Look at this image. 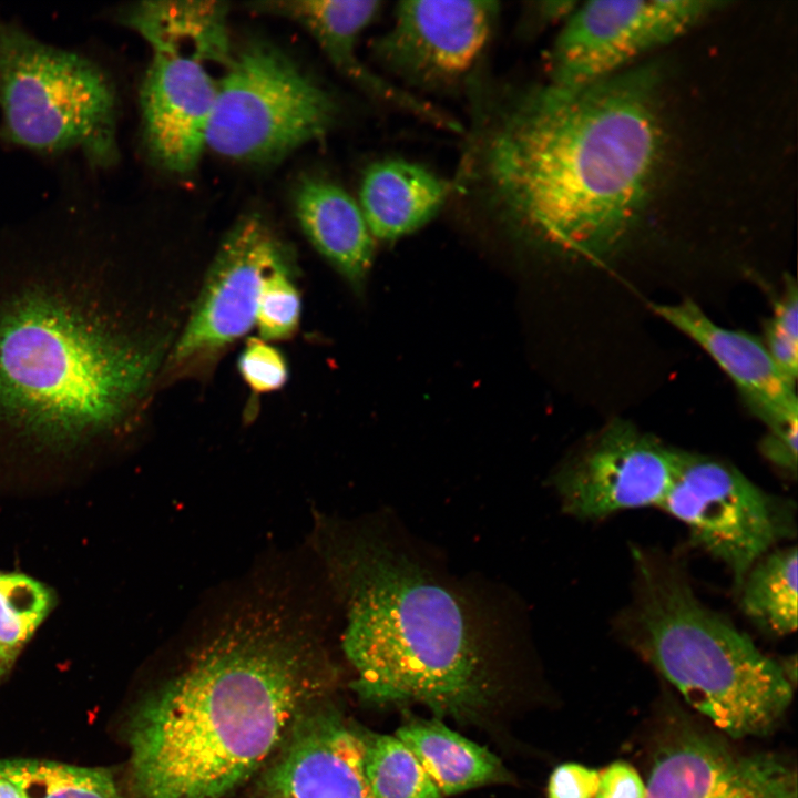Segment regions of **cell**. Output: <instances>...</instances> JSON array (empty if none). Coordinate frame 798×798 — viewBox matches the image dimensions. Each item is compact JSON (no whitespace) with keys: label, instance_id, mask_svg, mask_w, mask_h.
<instances>
[{"label":"cell","instance_id":"obj_1","mask_svg":"<svg viewBox=\"0 0 798 798\" xmlns=\"http://www.w3.org/2000/svg\"><path fill=\"white\" fill-rule=\"evenodd\" d=\"M652 66L592 83L478 90L452 183L511 234L600 258L647 203L663 147Z\"/></svg>","mask_w":798,"mask_h":798},{"label":"cell","instance_id":"obj_2","mask_svg":"<svg viewBox=\"0 0 798 798\" xmlns=\"http://www.w3.org/2000/svg\"><path fill=\"white\" fill-rule=\"evenodd\" d=\"M310 621L284 601H247L135 709L136 798H224L319 700L330 667Z\"/></svg>","mask_w":798,"mask_h":798},{"label":"cell","instance_id":"obj_3","mask_svg":"<svg viewBox=\"0 0 798 798\" xmlns=\"http://www.w3.org/2000/svg\"><path fill=\"white\" fill-rule=\"evenodd\" d=\"M320 550L344 603L352 688L374 704L419 703L463 717L491 695L483 651L461 601L380 534L326 528Z\"/></svg>","mask_w":798,"mask_h":798},{"label":"cell","instance_id":"obj_4","mask_svg":"<svg viewBox=\"0 0 798 798\" xmlns=\"http://www.w3.org/2000/svg\"><path fill=\"white\" fill-rule=\"evenodd\" d=\"M634 592L618 630L686 702L725 734L769 733L792 699L782 666L703 604L683 565L635 549Z\"/></svg>","mask_w":798,"mask_h":798},{"label":"cell","instance_id":"obj_5","mask_svg":"<svg viewBox=\"0 0 798 798\" xmlns=\"http://www.w3.org/2000/svg\"><path fill=\"white\" fill-rule=\"evenodd\" d=\"M73 310L40 299L0 323V402L60 437L116 420L156 365L153 349L94 330Z\"/></svg>","mask_w":798,"mask_h":798},{"label":"cell","instance_id":"obj_6","mask_svg":"<svg viewBox=\"0 0 798 798\" xmlns=\"http://www.w3.org/2000/svg\"><path fill=\"white\" fill-rule=\"evenodd\" d=\"M228 3L142 1L125 9L124 23L151 47L140 105L144 146L160 167L191 172L205 139L219 79L233 51Z\"/></svg>","mask_w":798,"mask_h":798},{"label":"cell","instance_id":"obj_7","mask_svg":"<svg viewBox=\"0 0 798 798\" xmlns=\"http://www.w3.org/2000/svg\"><path fill=\"white\" fill-rule=\"evenodd\" d=\"M3 131L37 151L80 149L98 165L117 156V99L93 61L48 44L0 18Z\"/></svg>","mask_w":798,"mask_h":798},{"label":"cell","instance_id":"obj_8","mask_svg":"<svg viewBox=\"0 0 798 798\" xmlns=\"http://www.w3.org/2000/svg\"><path fill=\"white\" fill-rule=\"evenodd\" d=\"M335 99L274 44H246L223 72L205 146L232 160L266 163L321 139Z\"/></svg>","mask_w":798,"mask_h":798},{"label":"cell","instance_id":"obj_9","mask_svg":"<svg viewBox=\"0 0 798 798\" xmlns=\"http://www.w3.org/2000/svg\"><path fill=\"white\" fill-rule=\"evenodd\" d=\"M659 508L727 567L736 592L751 566L796 532L788 500L766 492L727 462L689 452H684Z\"/></svg>","mask_w":798,"mask_h":798},{"label":"cell","instance_id":"obj_10","mask_svg":"<svg viewBox=\"0 0 798 798\" xmlns=\"http://www.w3.org/2000/svg\"><path fill=\"white\" fill-rule=\"evenodd\" d=\"M722 4L600 0L576 6L551 48L550 81L577 86L613 75L641 53L683 35Z\"/></svg>","mask_w":798,"mask_h":798},{"label":"cell","instance_id":"obj_11","mask_svg":"<svg viewBox=\"0 0 798 798\" xmlns=\"http://www.w3.org/2000/svg\"><path fill=\"white\" fill-rule=\"evenodd\" d=\"M683 456L632 423L615 420L561 467L554 488L564 511L583 520L659 507Z\"/></svg>","mask_w":798,"mask_h":798},{"label":"cell","instance_id":"obj_12","mask_svg":"<svg viewBox=\"0 0 798 798\" xmlns=\"http://www.w3.org/2000/svg\"><path fill=\"white\" fill-rule=\"evenodd\" d=\"M499 11L495 1H401L372 42L377 62L406 85L449 88L478 62Z\"/></svg>","mask_w":798,"mask_h":798},{"label":"cell","instance_id":"obj_13","mask_svg":"<svg viewBox=\"0 0 798 798\" xmlns=\"http://www.w3.org/2000/svg\"><path fill=\"white\" fill-rule=\"evenodd\" d=\"M286 249L259 214L243 216L215 256L194 310L172 351L175 367L215 355L255 325L264 274Z\"/></svg>","mask_w":798,"mask_h":798},{"label":"cell","instance_id":"obj_14","mask_svg":"<svg viewBox=\"0 0 798 798\" xmlns=\"http://www.w3.org/2000/svg\"><path fill=\"white\" fill-rule=\"evenodd\" d=\"M646 798H797V778L778 756L737 754L692 733L658 750Z\"/></svg>","mask_w":798,"mask_h":798},{"label":"cell","instance_id":"obj_15","mask_svg":"<svg viewBox=\"0 0 798 798\" xmlns=\"http://www.w3.org/2000/svg\"><path fill=\"white\" fill-rule=\"evenodd\" d=\"M263 784L274 798H375L358 730L317 702L295 720Z\"/></svg>","mask_w":798,"mask_h":798},{"label":"cell","instance_id":"obj_16","mask_svg":"<svg viewBox=\"0 0 798 798\" xmlns=\"http://www.w3.org/2000/svg\"><path fill=\"white\" fill-rule=\"evenodd\" d=\"M652 308L716 361L768 431L798 427L796 387L781 375L760 339L715 324L693 300Z\"/></svg>","mask_w":798,"mask_h":798},{"label":"cell","instance_id":"obj_17","mask_svg":"<svg viewBox=\"0 0 798 798\" xmlns=\"http://www.w3.org/2000/svg\"><path fill=\"white\" fill-rule=\"evenodd\" d=\"M377 0H272L249 3L252 10L289 19L306 29L334 66L367 94L427 120L432 105L383 79L358 57L357 41L377 16Z\"/></svg>","mask_w":798,"mask_h":798},{"label":"cell","instance_id":"obj_18","mask_svg":"<svg viewBox=\"0 0 798 798\" xmlns=\"http://www.w3.org/2000/svg\"><path fill=\"white\" fill-rule=\"evenodd\" d=\"M294 206L313 246L361 293L372 266L375 238L358 202L339 185L310 177L297 186Z\"/></svg>","mask_w":798,"mask_h":798},{"label":"cell","instance_id":"obj_19","mask_svg":"<svg viewBox=\"0 0 798 798\" xmlns=\"http://www.w3.org/2000/svg\"><path fill=\"white\" fill-rule=\"evenodd\" d=\"M452 191L451 183L422 165L387 158L365 171L358 204L372 237L391 242L431 221Z\"/></svg>","mask_w":798,"mask_h":798},{"label":"cell","instance_id":"obj_20","mask_svg":"<svg viewBox=\"0 0 798 798\" xmlns=\"http://www.w3.org/2000/svg\"><path fill=\"white\" fill-rule=\"evenodd\" d=\"M395 736L411 750L442 797L505 777L500 760L489 749L439 720L413 719Z\"/></svg>","mask_w":798,"mask_h":798},{"label":"cell","instance_id":"obj_21","mask_svg":"<svg viewBox=\"0 0 798 798\" xmlns=\"http://www.w3.org/2000/svg\"><path fill=\"white\" fill-rule=\"evenodd\" d=\"M744 614L761 631L785 636L797 628V549H776L759 559L739 590Z\"/></svg>","mask_w":798,"mask_h":798},{"label":"cell","instance_id":"obj_22","mask_svg":"<svg viewBox=\"0 0 798 798\" xmlns=\"http://www.w3.org/2000/svg\"><path fill=\"white\" fill-rule=\"evenodd\" d=\"M0 775L11 779L27 798H129L113 774L40 759L0 760Z\"/></svg>","mask_w":798,"mask_h":798},{"label":"cell","instance_id":"obj_23","mask_svg":"<svg viewBox=\"0 0 798 798\" xmlns=\"http://www.w3.org/2000/svg\"><path fill=\"white\" fill-rule=\"evenodd\" d=\"M362 769L375 798H442L411 750L397 737L358 730Z\"/></svg>","mask_w":798,"mask_h":798},{"label":"cell","instance_id":"obj_24","mask_svg":"<svg viewBox=\"0 0 798 798\" xmlns=\"http://www.w3.org/2000/svg\"><path fill=\"white\" fill-rule=\"evenodd\" d=\"M55 605L44 583L20 572L0 571V679Z\"/></svg>","mask_w":798,"mask_h":798},{"label":"cell","instance_id":"obj_25","mask_svg":"<svg viewBox=\"0 0 798 798\" xmlns=\"http://www.w3.org/2000/svg\"><path fill=\"white\" fill-rule=\"evenodd\" d=\"M300 313L301 299L290 278L286 254L263 276L255 325L264 340L287 339L298 329Z\"/></svg>","mask_w":798,"mask_h":798},{"label":"cell","instance_id":"obj_26","mask_svg":"<svg viewBox=\"0 0 798 798\" xmlns=\"http://www.w3.org/2000/svg\"><path fill=\"white\" fill-rule=\"evenodd\" d=\"M765 340L775 365L785 379L796 387L798 372V293L794 279H787L782 295L775 301L765 326Z\"/></svg>","mask_w":798,"mask_h":798},{"label":"cell","instance_id":"obj_27","mask_svg":"<svg viewBox=\"0 0 798 798\" xmlns=\"http://www.w3.org/2000/svg\"><path fill=\"white\" fill-rule=\"evenodd\" d=\"M238 370L248 387L256 392L278 390L288 378L283 354L262 338L247 340L238 358Z\"/></svg>","mask_w":798,"mask_h":798},{"label":"cell","instance_id":"obj_28","mask_svg":"<svg viewBox=\"0 0 798 798\" xmlns=\"http://www.w3.org/2000/svg\"><path fill=\"white\" fill-rule=\"evenodd\" d=\"M600 771L577 763L554 768L548 782V798H594Z\"/></svg>","mask_w":798,"mask_h":798},{"label":"cell","instance_id":"obj_29","mask_svg":"<svg viewBox=\"0 0 798 798\" xmlns=\"http://www.w3.org/2000/svg\"><path fill=\"white\" fill-rule=\"evenodd\" d=\"M594 798H646V785L630 763L613 761L600 771Z\"/></svg>","mask_w":798,"mask_h":798},{"label":"cell","instance_id":"obj_30","mask_svg":"<svg viewBox=\"0 0 798 798\" xmlns=\"http://www.w3.org/2000/svg\"><path fill=\"white\" fill-rule=\"evenodd\" d=\"M797 434L798 428L770 432L763 439L761 452L781 470L792 473L794 478L797 472Z\"/></svg>","mask_w":798,"mask_h":798},{"label":"cell","instance_id":"obj_31","mask_svg":"<svg viewBox=\"0 0 798 798\" xmlns=\"http://www.w3.org/2000/svg\"><path fill=\"white\" fill-rule=\"evenodd\" d=\"M0 798H27L23 790L11 779L0 775Z\"/></svg>","mask_w":798,"mask_h":798}]
</instances>
